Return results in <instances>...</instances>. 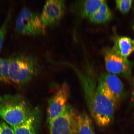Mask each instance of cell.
<instances>
[{"mask_svg":"<svg viewBox=\"0 0 134 134\" xmlns=\"http://www.w3.org/2000/svg\"><path fill=\"white\" fill-rule=\"evenodd\" d=\"M75 70L90 115L99 126L108 125L113 120L117 103L104 93L90 71L81 73Z\"/></svg>","mask_w":134,"mask_h":134,"instance_id":"1","label":"cell"},{"mask_svg":"<svg viewBox=\"0 0 134 134\" xmlns=\"http://www.w3.org/2000/svg\"><path fill=\"white\" fill-rule=\"evenodd\" d=\"M36 108H33L23 96L18 94L0 95V117L12 127L29 118Z\"/></svg>","mask_w":134,"mask_h":134,"instance_id":"2","label":"cell"},{"mask_svg":"<svg viewBox=\"0 0 134 134\" xmlns=\"http://www.w3.org/2000/svg\"><path fill=\"white\" fill-rule=\"evenodd\" d=\"M11 83L19 86L27 84L37 75L40 65L37 59L27 53L13 55L8 58Z\"/></svg>","mask_w":134,"mask_h":134,"instance_id":"3","label":"cell"},{"mask_svg":"<svg viewBox=\"0 0 134 134\" xmlns=\"http://www.w3.org/2000/svg\"><path fill=\"white\" fill-rule=\"evenodd\" d=\"M15 26L18 34L30 36L44 34L47 28L41 20L40 14L26 7L22 8L18 13Z\"/></svg>","mask_w":134,"mask_h":134,"instance_id":"4","label":"cell"},{"mask_svg":"<svg viewBox=\"0 0 134 134\" xmlns=\"http://www.w3.org/2000/svg\"><path fill=\"white\" fill-rule=\"evenodd\" d=\"M78 113L68 105L59 116L49 123L50 134H78L76 117Z\"/></svg>","mask_w":134,"mask_h":134,"instance_id":"5","label":"cell"},{"mask_svg":"<svg viewBox=\"0 0 134 134\" xmlns=\"http://www.w3.org/2000/svg\"><path fill=\"white\" fill-rule=\"evenodd\" d=\"M98 85L107 97L117 103L124 96L123 84L115 75L109 73L103 74L98 79Z\"/></svg>","mask_w":134,"mask_h":134,"instance_id":"6","label":"cell"},{"mask_svg":"<svg viewBox=\"0 0 134 134\" xmlns=\"http://www.w3.org/2000/svg\"><path fill=\"white\" fill-rule=\"evenodd\" d=\"M70 95V88L66 83H64L48 102L47 119L48 123L62 113L68 105Z\"/></svg>","mask_w":134,"mask_h":134,"instance_id":"7","label":"cell"},{"mask_svg":"<svg viewBox=\"0 0 134 134\" xmlns=\"http://www.w3.org/2000/svg\"><path fill=\"white\" fill-rule=\"evenodd\" d=\"M65 1L63 0L47 1L40 14L41 19L46 27L56 24L64 14Z\"/></svg>","mask_w":134,"mask_h":134,"instance_id":"8","label":"cell"},{"mask_svg":"<svg viewBox=\"0 0 134 134\" xmlns=\"http://www.w3.org/2000/svg\"><path fill=\"white\" fill-rule=\"evenodd\" d=\"M105 68L109 73L122 75L128 79L131 77L130 65L127 58L117 54L113 50L105 53Z\"/></svg>","mask_w":134,"mask_h":134,"instance_id":"9","label":"cell"},{"mask_svg":"<svg viewBox=\"0 0 134 134\" xmlns=\"http://www.w3.org/2000/svg\"><path fill=\"white\" fill-rule=\"evenodd\" d=\"M105 2L103 0L77 1L72 4L71 9L82 18H88Z\"/></svg>","mask_w":134,"mask_h":134,"instance_id":"10","label":"cell"},{"mask_svg":"<svg viewBox=\"0 0 134 134\" xmlns=\"http://www.w3.org/2000/svg\"><path fill=\"white\" fill-rule=\"evenodd\" d=\"M41 117L40 110L36 108L32 115L26 121L12 127L15 134H36Z\"/></svg>","mask_w":134,"mask_h":134,"instance_id":"11","label":"cell"},{"mask_svg":"<svg viewBox=\"0 0 134 134\" xmlns=\"http://www.w3.org/2000/svg\"><path fill=\"white\" fill-rule=\"evenodd\" d=\"M113 50L122 57L127 58L134 51L133 41L125 37L119 38Z\"/></svg>","mask_w":134,"mask_h":134,"instance_id":"12","label":"cell"},{"mask_svg":"<svg viewBox=\"0 0 134 134\" xmlns=\"http://www.w3.org/2000/svg\"><path fill=\"white\" fill-rule=\"evenodd\" d=\"M76 126L78 134H94L93 122L85 112L78 113L76 117Z\"/></svg>","mask_w":134,"mask_h":134,"instance_id":"13","label":"cell"},{"mask_svg":"<svg viewBox=\"0 0 134 134\" xmlns=\"http://www.w3.org/2000/svg\"><path fill=\"white\" fill-rule=\"evenodd\" d=\"M111 17V13L105 2L88 18L92 22L100 23L106 22Z\"/></svg>","mask_w":134,"mask_h":134,"instance_id":"14","label":"cell"},{"mask_svg":"<svg viewBox=\"0 0 134 134\" xmlns=\"http://www.w3.org/2000/svg\"><path fill=\"white\" fill-rule=\"evenodd\" d=\"M9 65L8 59L0 57V83H11L8 74Z\"/></svg>","mask_w":134,"mask_h":134,"instance_id":"15","label":"cell"},{"mask_svg":"<svg viewBox=\"0 0 134 134\" xmlns=\"http://www.w3.org/2000/svg\"><path fill=\"white\" fill-rule=\"evenodd\" d=\"M11 17V12L10 11L6 16L3 24L0 27V53L3 48L5 37L7 33L9 21Z\"/></svg>","mask_w":134,"mask_h":134,"instance_id":"16","label":"cell"},{"mask_svg":"<svg viewBox=\"0 0 134 134\" xmlns=\"http://www.w3.org/2000/svg\"><path fill=\"white\" fill-rule=\"evenodd\" d=\"M131 0H117L116 1L117 8L122 13L128 12L132 5Z\"/></svg>","mask_w":134,"mask_h":134,"instance_id":"17","label":"cell"},{"mask_svg":"<svg viewBox=\"0 0 134 134\" xmlns=\"http://www.w3.org/2000/svg\"><path fill=\"white\" fill-rule=\"evenodd\" d=\"M0 134H15L12 128H10L4 121L0 120Z\"/></svg>","mask_w":134,"mask_h":134,"instance_id":"18","label":"cell"},{"mask_svg":"<svg viewBox=\"0 0 134 134\" xmlns=\"http://www.w3.org/2000/svg\"><path fill=\"white\" fill-rule=\"evenodd\" d=\"M132 98L131 100L132 102H134V79L133 81V91L132 92Z\"/></svg>","mask_w":134,"mask_h":134,"instance_id":"19","label":"cell"},{"mask_svg":"<svg viewBox=\"0 0 134 134\" xmlns=\"http://www.w3.org/2000/svg\"><path fill=\"white\" fill-rule=\"evenodd\" d=\"M133 43H134V41H133Z\"/></svg>","mask_w":134,"mask_h":134,"instance_id":"20","label":"cell"}]
</instances>
